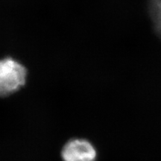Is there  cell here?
<instances>
[{
	"mask_svg": "<svg viewBox=\"0 0 161 161\" xmlns=\"http://www.w3.org/2000/svg\"><path fill=\"white\" fill-rule=\"evenodd\" d=\"M27 70L12 58L0 60V97L11 95L25 84Z\"/></svg>",
	"mask_w": 161,
	"mask_h": 161,
	"instance_id": "cell-1",
	"label": "cell"
},
{
	"mask_svg": "<svg viewBox=\"0 0 161 161\" xmlns=\"http://www.w3.org/2000/svg\"><path fill=\"white\" fill-rule=\"evenodd\" d=\"M64 161H95L96 152L93 146L85 140L75 139L68 142L62 150Z\"/></svg>",
	"mask_w": 161,
	"mask_h": 161,
	"instance_id": "cell-2",
	"label": "cell"
},
{
	"mask_svg": "<svg viewBox=\"0 0 161 161\" xmlns=\"http://www.w3.org/2000/svg\"><path fill=\"white\" fill-rule=\"evenodd\" d=\"M148 11L155 31L161 38V0H149Z\"/></svg>",
	"mask_w": 161,
	"mask_h": 161,
	"instance_id": "cell-3",
	"label": "cell"
}]
</instances>
